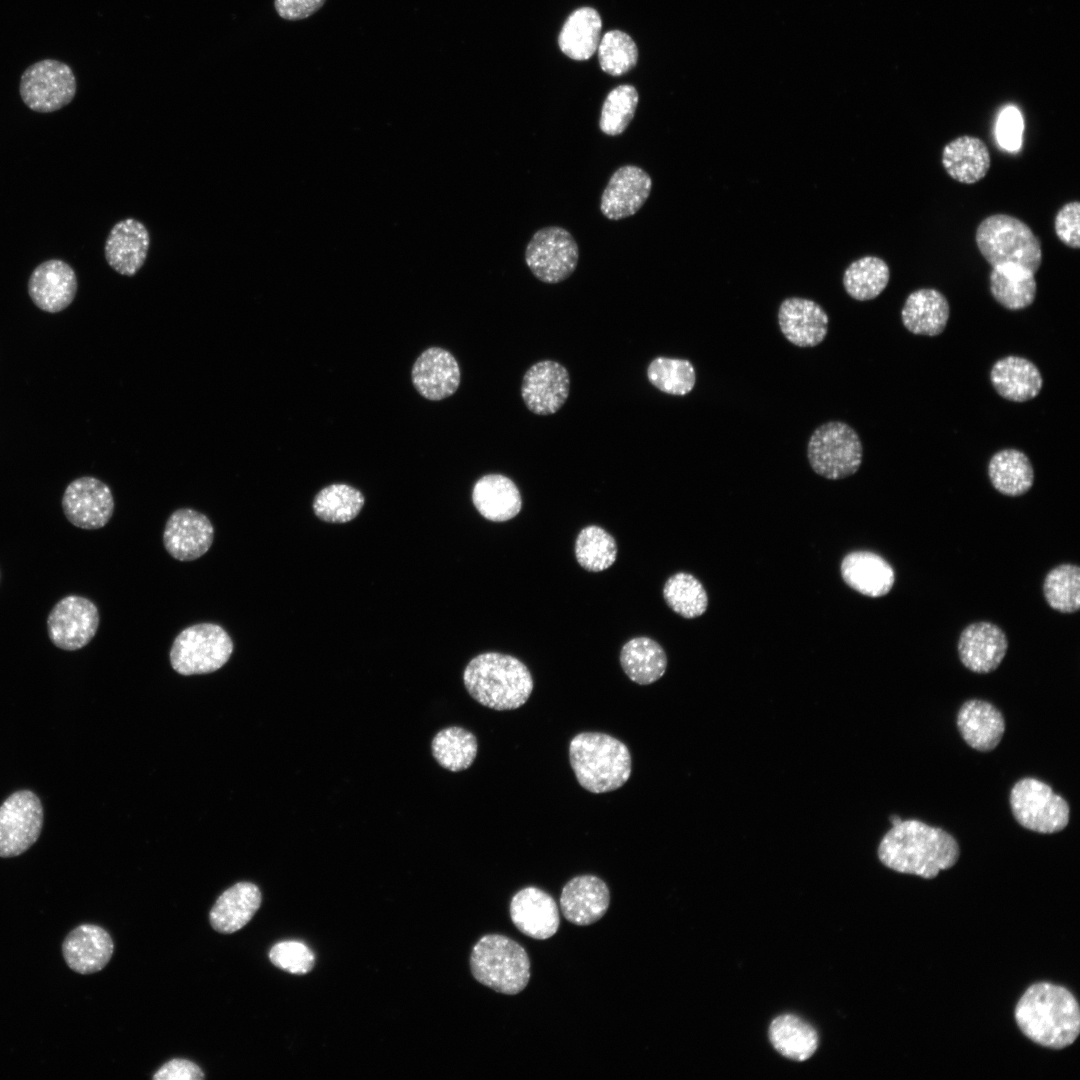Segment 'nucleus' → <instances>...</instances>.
Here are the masks:
<instances>
[{
    "instance_id": "e433bc0d",
    "label": "nucleus",
    "mask_w": 1080,
    "mask_h": 1080,
    "mask_svg": "<svg viewBox=\"0 0 1080 1080\" xmlns=\"http://www.w3.org/2000/svg\"><path fill=\"white\" fill-rule=\"evenodd\" d=\"M1034 275L1017 266L992 268L989 274L991 295L997 303L1008 310L1025 309L1036 298L1037 284Z\"/></svg>"
},
{
    "instance_id": "ddd939ff",
    "label": "nucleus",
    "mask_w": 1080,
    "mask_h": 1080,
    "mask_svg": "<svg viewBox=\"0 0 1080 1080\" xmlns=\"http://www.w3.org/2000/svg\"><path fill=\"white\" fill-rule=\"evenodd\" d=\"M99 623V610L93 601L80 595H67L48 614V637L57 648L76 651L90 643Z\"/></svg>"
},
{
    "instance_id": "6ab92c4d",
    "label": "nucleus",
    "mask_w": 1080,
    "mask_h": 1080,
    "mask_svg": "<svg viewBox=\"0 0 1080 1080\" xmlns=\"http://www.w3.org/2000/svg\"><path fill=\"white\" fill-rule=\"evenodd\" d=\"M958 654L969 670L985 674L1001 664L1008 649L1004 631L994 623L974 622L966 626L958 640Z\"/></svg>"
},
{
    "instance_id": "bb28decb",
    "label": "nucleus",
    "mask_w": 1080,
    "mask_h": 1080,
    "mask_svg": "<svg viewBox=\"0 0 1080 1080\" xmlns=\"http://www.w3.org/2000/svg\"><path fill=\"white\" fill-rule=\"evenodd\" d=\"M995 391L1012 402H1026L1037 397L1043 387L1038 367L1029 359L1009 355L998 359L990 370Z\"/></svg>"
},
{
    "instance_id": "9d476101",
    "label": "nucleus",
    "mask_w": 1080,
    "mask_h": 1080,
    "mask_svg": "<svg viewBox=\"0 0 1080 1080\" xmlns=\"http://www.w3.org/2000/svg\"><path fill=\"white\" fill-rule=\"evenodd\" d=\"M76 90V77L71 67L55 59H43L28 66L19 84L24 104L40 113L54 112L68 105Z\"/></svg>"
},
{
    "instance_id": "864d4df0",
    "label": "nucleus",
    "mask_w": 1080,
    "mask_h": 1080,
    "mask_svg": "<svg viewBox=\"0 0 1080 1080\" xmlns=\"http://www.w3.org/2000/svg\"><path fill=\"white\" fill-rule=\"evenodd\" d=\"M889 820H890V822H891L892 826H893V825H897L898 823H900V822L902 821V819H901V818H900V817H899L898 815H892V816H891V817L889 818Z\"/></svg>"
},
{
    "instance_id": "dca6fc26",
    "label": "nucleus",
    "mask_w": 1080,
    "mask_h": 1080,
    "mask_svg": "<svg viewBox=\"0 0 1080 1080\" xmlns=\"http://www.w3.org/2000/svg\"><path fill=\"white\" fill-rule=\"evenodd\" d=\"M213 540V524L199 511L180 508L166 521L163 544L176 560L192 561L200 558L210 549Z\"/></svg>"
},
{
    "instance_id": "4be33fe9",
    "label": "nucleus",
    "mask_w": 1080,
    "mask_h": 1080,
    "mask_svg": "<svg viewBox=\"0 0 1080 1080\" xmlns=\"http://www.w3.org/2000/svg\"><path fill=\"white\" fill-rule=\"evenodd\" d=\"M113 951L110 934L95 924L75 927L62 943V955L67 966L82 975L101 971L110 961Z\"/></svg>"
},
{
    "instance_id": "7c9ffc66",
    "label": "nucleus",
    "mask_w": 1080,
    "mask_h": 1080,
    "mask_svg": "<svg viewBox=\"0 0 1080 1080\" xmlns=\"http://www.w3.org/2000/svg\"><path fill=\"white\" fill-rule=\"evenodd\" d=\"M472 501L484 518L494 522L510 520L522 508L518 487L502 474H487L478 479L472 490Z\"/></svg>"
},
{
    "instance_id": "2eb2a0df",
    "label": "nucleus",
    "mask_w": 1080,
    "mask_h": 1080,
    "mask_svg": "<svg viewBox=\"0 0 1080 1080\" xmlns=\"http://www.w3.org/2000/svg\"><path fill=\"white\" fill-rule=\"evenodd\" d=\"M570 378L559 362L543 360L524 374L521 395L526 407L537 415L556 413L569 396Z\"/></svg>"
},
{
    "instance_id": "f704fd0d",
    "label": "nucleus",
    "mask_w": 1080,
    "mask_h": 1080,
    "mask_svg": "<svg viewBox=\"0 0 1080 1080\" xmlns=\"http://www.w3.org/2000/svg\"><path fill=\"white\" fill-rule=\"evenodd\" d=\"M601 27L602 21L595 9L582 7L575 10L561 29L560 49L574 60L589 59L600 43Z\"/></svg>"
},
{
    "instance_id": "cd10ccee",
    "label": "nucleus",
    "mask_w": 1080,
    "mask_h": 1080,
    "mask_svg": "<svg viewBox=\"0 0 1080 1080\" xmlns=\"http://www.w3.org/2000/svg\"><path fill=\"white\" fill-rule=\"evenodd\" d=\"M957 727L970 747L986 752L1000 743L1005 731V721L1001 712L991 703L970 699L964 702L958 711Z\"/></svg>"
},
{
    "instance_id": "b1692460",
    "label": "nucleus",
    "mask_w": 1080,
    "mask_h": 1080,
    "mask_svg": "<svg viewBox=\"0 0 1080 1080\" xmlns=\"http://www.w3.org/2000/svg\"><path fill=\"white\" fill-rule=\"evenodd\" d=\"M411 375L416 390L434 401L454 394L461 378L455 357L440 347H431L422 352L413 365Z\"/></svg>"
},
{
    "instance_id": "a19ab883",
    "label": "nucleus",
    "mask_w": 1080,
    "mask_h": 1080,
    "mask_svg": "<svg viewBox=\"0 0 1080 1080\" xmlns=\"http://www.w3.org/2000/svg\"><path fill=\"white\" fill-rule=\"evenodd\" d=\"M663 597L675 613L687 619L701 616L708 606V596L702 583L685 572H678L667 579Z\"/></svg>"
},
{
    "instance_id": "72a5a7b5",
    "label": "nucleus",
    "mask_w": 1080,
    "mask_h": 1080,
    "mask_svg": "<svg viewBox=\"0 0 1080 1080\" xmlns=\"http://www.w3.org/2000/svg\"><path fill=\"white\" fill-rule=\"evenodd\" d=\"M620 664L633 682L649 685L664 675L667 657L662 646L655 640L648 637H636L622 647Z\"/></svg>"
},
{
    "instance_id": "58836bf2",
    "label": "nucleus",
    "mask_w": 1080,
    "mask_h": 1080,
    "mask_svg": "<svg viewBox=\"0 0 1080 1080\" xmlns=\"http://www.w3.org/2000/svg\"><path fill=\"white\" fill-rule=\"evenodd\" d=\"M888 264L876 256H864L853 261L844 271L843 286L847 294L858 301L879 296L889 283Z\"/></svg>"
},
{
    "instance_id": "f3484780",
    "label": "nucleus",
    "mask_w": 1080,
    "mask_h": 1080,
    "mask_svg": "<svg viewBox=\"0 0 1080 1080\" xmlns=\"http://www.w3.org/2000/svg\"><path fill=\"white\" fill-rule=\"evenodd\" d=\"M652 179L641 167L624 165L611 175L600 199V211L609 220L636 214L648 200Z\"/></svg>"
},
{
    "instance_id": "39448f33",
    "label": "nucleus",
    "mask_w": 1080,
    "mask_h": 1080,
    "mask_svg": "<svg viewBox=\"0 0 1080 1080\" xmlns=\"http://www.w3.org/2000/svg\"><path fill=\"white\" fill-rule=\"evenodd\" d=\"M981 255L992 268L1017 266L1035 274L1042 263L1040 239L1020 219L1007 214L986 217L975 235Z\"/></svg>"
},
{
    "instance_id": "9b49d317",
    "label": "nucleus",
    "mask_w": 1080,
    "mask_h": 1080,
    "mask_svg": "<svg viewBox=\"0 0 1080 1080\" xmlns=\"http://www.w3.org/2000/svg\"><path fill=\"white\" fill-rule=\"evenodd\" d=\"M524 257L526 265L538 280L556 284L575 271L579 248L568 230L560 226H547L532 235Z\"/></svg>"
},
{
    "instance_id": "4c0bfd02",
    "label": "nucleus",
    "mask_w": 1080,
    "mask_h": 1080,
    "mask_svg": "<svg viewBox=\"0 0 1080 1080\" xmlns=\"http://www.w3.org/2000/svg\"><path fill=\"white\" fill-rule=\"evenodd\" d=\"M432 755L437 763L452 772L469 768L474 762L478 742L475 735L459 726L438 731L431 743Z\"/></svg>"
},
{
    "instance_id": "aec40b11",
    "label": "nucleus",
    "mask_w": 1080,
    "mask_h": 1080,
    "mask_svg": "<svg viewBox=\"0 0 1080 1080\" xmlns=\"http://www.w3.org/2000/svg\"><path fill=\"white\" fill-rule=\"evenodd\" d=\"M150 247V234L139 220L128 217L110 230L104 245L109 266L120 275L132 277L144 265Z\"/></svg>"
},
{
    "instance_id": "09e8293b",
    "label": "nucleus",
    "mask_w": 1080,
    "mask_h": 1080,
    "mask_svg": "<svg viewBox=\"0 0 1080 1080\" xmlns=\"http://www.w3.org/2000/svg\"><path fill=\"white\" fill-rule=\"evenodd\" d=\"M1024 121L1014 106L1005 107L997 120L996 137L999 145L1008 151H1017L1022 143Z\"/></svg>"
},
{
    "instance_id": "473e14b6",
    "label": "nucleus",
    "mask_w": 1080,
    "mask_h": 1080,
    "mask_svg": "<svg viewBox=\"0 0 1080 1080\" xmlns=\"http://www.w3.org/2000/svg\"><path fill=\"white\" fill-rule=\"evenodd\" d=\"M988 476L998 492L1011 497L1025 494L1034 483L1030 459L1015 448L1002 449L992 455L988 463Z\"/></svg>"
},
{
    "instance_id": "6e6552de",
    "label": "nucleus",
    "mask_w": 1080,
    "mask_h": 1080,
    "mask_svg": "<svg viewBox=\"0 0 1080 1080\" xmlns=\"http://www.w3.org/2000/svg\"><path fill=\"white\" fill-rule=\"evenodd\" d=\"M807 457L813 471L838 480L855 474L861 466L863 446L858 433L847 423L829 421L811 434Z\"/></svg>"
},
{
    "instance_id": "4468645a",
    "label": "nucleus",
    "mask_w": 1080,
    "mask_h": 1080,
    "mask_svg": "<svg viewBox=\"0 0 1080 1080\" xmlns=\"http://www.w3.org/2000/svg\"><path fill=\"white\" fill-rule=\"evenodd\" d=\"M61 504L67 520L85 530L104 527L114 511V498L109 486L92 476L71 481L64 490Z\"/></svg>"
},
{
    "instance_id": "de8ad7c7",
    "label": "nucleus",
    "mask_w": 1080,
    "mask_h": 1080,
    "mask_svg": "<svg viewBox=\"0 0 1080 1080\" xmlns=\"http://www.w3.org/2000/svg\"><path fill=\"white\" fill-rule=\"evenodd\" d=\"M269 959L274 966L296 975L310 972L315 961L313 952L298 941H282L275 944L270 949Z\"/></svg>"
},
{
    "instance_id": "c9c22d12",
    "label": "nucleus",
    "mask_w": 1080,
    "mask_h": 1080,
    "mask_svg": "<svg viewBox=\"0 0 1080 1080\" xmlns=\"http://www.w3.org/2000/svg\"><path fill=\"white\" fill-rule=\"evenodd\" d=\"M769 1039L776 1051L795 1061L807 1060L818 1047L816 1030L791 1014L778 1016L771 1022Z\"/></svg>"
},
{
    "instance_id": "20e7f679",
    "label": "nucleus",
    "mask_w": 1080,
    "mask_h": 1080,
    "mask_svg": "<svg viewBox=\"0 0 1080 1080\" xmlns=\"http://www.w3.org/2000/svg\"><path fill=\"white\" fill-rule=\"evenodd\" d=\"M569 759L579 784L592 793L622 787L631 775L628 747L615 737L600 732H582L569 744Z\"/></svg>"
},
{
    "instance_id": "ea45409f",
    "label": "nucleus",
    "mask_w": 1080,
    "mask_h": 1080,
    "mask_svg": "<svg viewBox=\"0 0 1080 1080\" xmlns=\"http://www.w3.org/2000/svg\"><path fill=\"white\" fill-rule=\"evenodd\" d=\"M363 494L346 484H332L320 490L314 498L313 510L318 518L330 523H345L361 511Z\"/></svg>"
},
{
    "instance_id": "393cba45",
    "label": "nucleus",
    "mask_w": 1080,
    "mask_h": 1080,
    "mask_svg": "<svg viewBox=\"0 0 1080 1080\" xmlns=\"http://www.w3.org/2000/svg\"><path fill=\"white\" fill-rule=\"evenodd\" d=\"M610 893L606 883L594 875H580L568 881L562 889L560 907L571 923L586 926L600 920L606 913Z\"/></svg>"
},
{
    "instance_id": "c85d7f7f",
    "label": "nucleus",
    "mask_w": 1080,
    "mask_h": 1080,
    "mask_svg": "<svg viewBox=\"0 0 1080 1080\" xmlns=\"http://www.w3.org/2000/svg\"><path fill=\"white\" fill-rule=\"evenodd\" d=\"M262 895L251 882H238L225 890L209 913L212 928L223 934L243 928L260 908Z\"/></svg>"
},
{
    "instance_id": "a878e982",
    "label": "nucleus",
    "mask_w": 1080,
    "mask_h": 1080,
    "mask_svg": "<svg viewBox=\"0 0 1080 1080\" xmlns=\"http://www.w3.org/2000/svg\"><path fill=\"white\" fill-rule=\"evenodd\" d=\"M844 582L855 591L868 597H881L890 592L895 582L892 566L880 555L871 551H853L847 554L840 566Z\"/></svg>"
},
{
    "instance_id": "a18cd8bd",
    "label": "nucleus",
    "mask_w": 1080,
    "mask_h": 1080,
    "mask_svg": "<svg viewBox=\"0 0 1080 1080\" xmlns=\"http://www.w3.org/2000/svg\"><path fill=\"white\" fill-rule=\"evenodd\" d=\"M639 95L632 85H620L606 96L600 113L599 129L608 136L622 134L634 118Z\"/></svg>"
},
{
    "instance_id": "2f4dec72",
    "label": "nucleus",
    "mask_w": 1080,
    "mask_h": 1080,
    "mask_svg": "<svg viewBox=\"0 0 1080 1080\" xmlns=\"http://www.w3.org/2000/svg\"><path fill=\"white\" fill-rule=\"evenodd\" d=\"M990 164L989 149L978 137L960 136L942 151L944 169L951 178L964 184H974L984 178Z\"/></svg>"
},
{
    "instance_id": "3c124183",
    "label": "nucleus",
    "mask_w": 1080,
    "mask_h": 1080,
    "mask_svg": "<svg viewBox=\"0 0 1080 1080\" xmlns=\"http://www.w3.org/2000/svg\"><path fill=\"white\" fill-rule=\"evenodd\" d=\"M203 1078L204 1073L197 1064L181 1058L166 1062L153 1076L155 1080H201Z\"/></svg>"
},
{
    "instance_id": "412c9836",
    "label": "nucleus",
    "mask_w": 1080,
    "mask_h": 1080,
    "mask_svg": "<svg viewBox=\"0 0 1080 1080\" xmlns=\"http://www.w3.org/2000/svg\"><path fill=\"white\" fill-rule=\"evenodd\" d=\"M829 318L815 301L801 297L784 299L778 309V324L784 337L798 347H815L826 337Z\"/></svg>"
},
{
    "instance_id": "8fccbe9b",
    "label": "nucleus",
    "mask_w": 1080,
    "mask_h": 1080,
    "mask_svg": "<svg viewBox=\"0 0 1080 1080\" xmlns=\"http://www.w3.org/2000/svg\"><path fill=\"white\" fill-rule=\"evenodd\" d=\"M1080 203L1073 201L1065 204L1057 212L1054 229L1059 240L1074 249L1080 247Z\"/></svg>"
},
{
    "instance_id": "f03ea898",
    "label": "nucleus",
    "mask_w": 1080,
    "mask_h": 1080,
    "mask_svg": "<svg viewBox=\"0 0 1080 1080\" xmlns=\"http://www.w3.org/2000/svg\"><path fill=\"white\" fill-rule=\"evenodd\" d=\"M1021 1032L1034 1043L1051 1049L1072 1045L1080 1032V1009L1065 987L1040 982L1031 985L1015 1007Z\"/></svg>"
},
{
    "instance_id": "f257e3e1",
    "label": "nucleus",
    "mask_w": 1080,
    "mask_h": 1080,
    "mask_svg": "<svg viewBox=\"0 0 1080 1080\" xmlns=\"http://www.w3.org/2000/svg\"><path fill=\"white\" fill-rule=\"evenodd\" d=\"M960 849L955 838L939 827L919 820H905L883 836L878 857L886 867L925 879L955 865Z\"/></svg>"
},
{
    "instance_id": "423d86ee",
    "label": "nucleus",
    "mask_w": 1080,
    "mask_h": 1080,
    "mask_svg": "<svg viewBox=\"0 0 1080 1080\" xmlns=\"http://www.w3.org/2000/svg\"><path fill=\"white\" fill-rule=\"evenodd\" d=\"M474 978L492 990L515 995L530 979V961L525 949L516 941L498 934L480 938L470 956Z\"/></svg>"
},
{
    "instance_id": "7ed1b4c3",
    "label": "nucleus",
    "mask_w": 1080,
    "mask_h": 1080,
    "mask_svg": "<svg viewBox=\"0 0 1080 1080\" xmlns=\"http://www.w3.org/2000/svg\"><path fill=\"white\" fill-rule=\"evenodd\" d=\"M463 681L470 696L494 710H514L529 699L533 678L519 659L497 652L474 657L466 666Z\"/></svg>"
},
{
    "instance_id": "603ef678",
    "label": "nucleus",
    "mask_w": 1080,
    "mask_h": 1080,
    "mask_svg": "<svg viewBox=\"0 0 1080 1080\" xmlns=\"http://www.w3.org/2000/svg\"><path fill=\"white\" fill-rule=\"evenodd\" d=\"M324 2L325 0H275L274 5L280 17L300 20L315 13Z\"/></svg>"
},
{
    "instance_id": "c03bdc74",
    "label": "nucleus",
    "mask_w": 1080,
    "mask_h": 1080,
    "mask_svg": "<svg viewBox=\"0 0 1080 1080\" xmlns=\"http://www.w3.org/2000/svg\"><path fill=\"white\" fill-rule=\"evenodd\" d=\"M647 378L661 392L684 396L694 388L696 372L687 359L660 356L648 365Z\"/></svg>"
},
{
    "instance_id": "49530a36",
    "label": "nucleus",
    "mask_w": 1080,
    "mask_h": 1080,
    "mask_svg": "<svg viewBox=\"0 0 1080 1080\" xmlns=\"http://www.w3.org/2000/svg\"><path fill=\"white\" fill-rule=\"evenodd\" d=\"M597 49L602 70L612 76L627 73L638 59L635 42L628 34L619 30L605 33Z\"/></svg>"
},
{
    "instance_id": "5701e85b",
    "label": "nucleus",
    "mask_w": 1080,
    "mask_h": 1080,
    "mask_svg": "<svg viewBox=\"0 0 1080 1080\" xmlns=\"http://www.w3.org/2000/svg\"><path fill=\"white\" fill-rule=\"evenodd\" d=\"M510 916L521 933L538 940L552 937L560 923L555 900L536 887L523 888L513 896Z\"/></svg>"
},
{
    "instance_id": "37998d69",
    "label": "nucleus",
    "mask_w": 1080,
    "mask_h": 1080,
    "mask_svg": "<svg viewBox=\"0 0 1080 1080\" xmlns=\"http://www.w3.org/2000/svg\"><path fill=\"white\" fill-rule=\"evenodd\" d=\"M575 556L579 565L585 570L603 571L613 565L616 560V541L603 528L596 525L587 526L577 536Z\"/></svg>"
},
{
    "instance_id": "0eeeda50",
    "label": "nucleus",
    "mask_w": 1080,
    "mask_h": 1080,
    "mask_svg": "<svg viewBox=\"0 0 1080 1080\" xmlns=\"http://www.w3.org/2000/svg\"><path fill=\"white\" fill-rule=\"evenodd\" d=\"M233 653L228 632L216 623H197L183 629L174 639L170 653L172 668L190 676L219 670Z\"/></svg>"
},
{
    "instance_id": "a211bd4d",
    "label": "nucleus",
    "mask_w": 1080,
    "mask_h": 1080,
    "mask_svg": "<svg viewBox=\"0 0 1080 1080\" xmlns=\"http://www.w3.org/2000/svg\"><path fill=\"white\" fill-rule=\"evenodd\" d=\"M78 288L74 269L60 259H49L32 271L28 280V294L42 311L57 313L67 308L75 298Z\"/></svg>"
},
{
    "instance_id": "79ce46f5",
    "label": "nucleus",
    "mask_w": 1080,
    "mask_h": 1080,
    "mask_svg": "<svg viewBox=\"0 0 1080 1080\" xmlns=\"http://www.w3.org/2000/svg\"><path fill=\"white\" fill-rule=\"evenodd\" d=\"M1048 605L1061 613H1074L1080 607V568L1071 563L1051 569L1043 582Z\"/></svg>"
},
{
    "instance_id": "1a4fd4ad",
    "label": "nucleus",
    "mask_w": 1080,
    "mask_h": 1080,
    "mask_svg": "<svg viewBox=\"0 0 1080 1080\" xmlns=\"http://www.w3.org/2000/svg\"><path fill=\"white\" fill-rule=\"evenodd\" d=\"M1010 806L1015 820L1034 832L1056 833L1069 822L1070 809L1066 800L1035 778H1023L1014 784Z\"/></svg>"
},
{
    "instance_id": "f8f14e48",
    "label": "nucleus",
    "mask_w": 1080,
    "mask_h": 1080,
    "mask_svg": "<svg viewBox=\"0 0 1080 1080\" xmlns=\"http://www.w3.org/2000/svg\"><path fill=\"white\" fill-rule=\"evenodd\" d=\"M42 825L38 796L29 790L11 794L0 806V857H15L28 850L39 838Z\"/></svg>"
},
{
    "instance_id": "c756f323",
    "label": "nucleus",
    "mask_w": 1080,
    "mask_h": 1080,
    "mask_svg": "<svg viewBox=\"0 0 1080 1080\" xmlns=\"http://www.w3.org/2000/svg\"><path fill=\"white\" fill-rule=\"evenodd\" d=\"M949 316L947 298L933 288H921L910 293L901 310L902 323L909 332L930 337L945 330Z\"/></svg>"
}]
</instances>
